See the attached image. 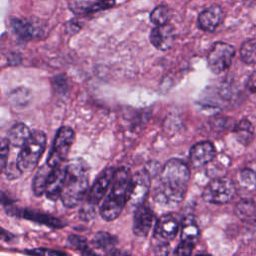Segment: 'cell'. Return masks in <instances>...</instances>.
Masks as SVG:
<instances>
[{"label": "cell", "mask_w": 256, "mask_h": 256, "mask_svg": "<svg viewBox=\"0 0 256 256\" xmlns=\"http://www.w3.org/2000/svg\"><path fill=\"white\" fill-rule=\"evenodd\" d=\"M200 235L198 225L192 217H188L183 220L181 228V241L194 245Z\"/></svg>", "instance_id": "cell-20"}, {"label": "cell", "mask_w": 256, "mask_h": 256, "mask_svg": "<svg viewBox=\"0 0 256 256\" xmlns=\"http://www.w3.org/2000/svg\"><path fill=\"white\" fill-rule=\"evenodd\" d=\"M247 88L250 92L256 93V70L249 76L247 81Z\"/></svg>", "instance_id": "cell-35"}, {"label": "cell", "mask_w": 256, "mask_h": 256, "mask_svg": "<svg viewBox=\"0 0 256 256\" xmlns=\"http://www.w3.org/2000/svg\"><path fill=\"white\" fill-rule=\"evenodd\" d=\"M224 12L219 5H212L204 9L198 16L197 24L204 31H214L223 21Z\"/></svg>", "instance_id": "cell-16"}, {"label": "cell", "mask_w": 256, "mask_h": 256, "mask_svg": "<svg viewBox=\"0 0 256 256\" xmlns=\"http://www.w3.org/2000/svg\"><path fill=\"white\" fill-rule=\"evenodd\" d=\"M155 221L153 211L145 205L135 209L133 218V232L136 236L145 237L149 234Z\"/></svg>", "instance_id": "cell-14"}, {"label": "cell", "mask_w": 256, "mask_h": 256, "mask_svg": "<svg viewBox=\"0 0 256 256\" xmlns=\"http://www.w3.org/2000/svg\"><path fill=\"white\" fill-rule=\"evenodd\" d=\"M240 56L247 64L256 63V40L245 41L240 48Z\"/></svg>", "instance_id": "cell-25"}, {"label": "cell", "mask_w": 256, "mask_h": 256, "mask_svg": "<svg viewBox=\"0 0 256 256\" xmlns=\"http://www.w3.org/2000/svg\"><path fill=\"white\" fill-rule=\"evenodd\" d=\"M195 256H212V255H210V254H204V253H202V254H197V255H195Z\"/></svg>", "instance_id": "cell-39"}, {"label": "cell", "mask_w": 256, "mask_h": 256, "mask_svg": "<svg viewBox=\"0 0 256 256\" xmlns=\"http://www.w3.org/2000/svg\"><path fill=\"white\" fill-rule=\"evenodd\" d=\"M46 148V135L42 131H33L21 147L16 164L22 173L32 171L38 164Z\"/></svg>", "instance_id": "cell-4"}, {"label": "cell", "mask_w": 256, "mask_h": 256, "mask_svg": "<svg viewBox=\"0 0 256 256\" xmlns=\"http://www.w3.org/2000/svg\"><path fill=\"white\" fill-rule=\"evenodd\" d=\"M235 212L243 221L253 222L256 220V203L249 199H242L237 203Z\"/></svg>", "instance_id": "cell-23"}, {"label": "cell", "mask_w": 256, "mask_h": 256, "mask_svg": "<svg viewBox=\"0 0 256 256\" xmlns=\"http://www.w3.org/2000/svg\"><path fill=\"white\" fill-rule=\"evenodd\" d=\"M81 256H101L99 254H97L95 251H93L92 249L86 248L83 251H81Z\"/></svg>", "instance_id": "cell-37"}, {"label": "cell", "mask_w": 256, "mask_h": 256, "mask_svg": "<svg viewBox=\"0 0 256 256\" xmlns=\"http://www.w3.org/2000/svg\"><path fill=\"white\" fill-rule=\"evenodd\" d=\"M95 214H96L95 206H92V205H90L86 202L84 203V205L79 210V217L83 221H89V220L93 219Z\"/></svg>", "instance_id": "cell-33"}, {"label": "cell", "mask_w": 256, "mask_h": 256, "mask_svg": "<svg viewBox=\"0 0 256 256\" xmlns=\"http://www.w3.org/2000/svg\"><path fill=\"white\" fill-rule=\"evenodd\" d=\"M239 181L245 188L253 189L256 185V173L251 169L245 168L239 174Z\"/></svg>", "instance_id": "cell-27"}, {"label": "cell", "mask_w": 256, "mask_h": 256, "mask_svg": "<svg viewBox=\"0 0 256 256\" xmlns=\"http://www.w3.org/2000/svg\"><path fill=\"white\" fill-rule=\"evenodd\" d=\"M115 5V0H96L94 2H89L86 8V13H95L103 10L112 8Z\"/></svg>", "instance_id": "cell-28"}, {"label": "cell", "mask_w": 256, "mask_h": 256, "mask_svg": "<svg viewBox=\"0 0 256 256\" xmlns=\"http://www.w3.org/2000/svg\"><path fill=\"white\" fill-rule=\"evenodd\" d=\"M171 18V10L167 5H158L150 13V20L156 26L168 24Z\"/></svg>", "instance_id": "cell-24"}, {"label": "cell", "mask_w": 256, "mask_h": 256, "mask_svg": "<svg viewBox=\"0 0 256 256\" xmlns=\"http://www.w3.org/2000/svg\"><path fill=\"white\" fill-rule=\"evenodd\" d=\"M235 55V49L232 45L225 42H216L207 55V64L209 69L215 73L220 74L226 71Z\"/></svg>", "instance_id": "cell-8"}, {"label": "cell", "mask_w": 256, "mask_h": 256, "mask_svg": "<svg viewBox=\"0 0 256 256\" xmlns=\"http://www.w3.org/2000/svg\"><path fill=\"white\" fill-rule=\"evenodd\" d=\"M10 24L13 32L22 40H30L36 35L34 26L26 20L12 19Z\"/></svg>", "instance_id": "cell-21"}, {"label": "cell", "mask_w": 256, "mask_h": 256, "mask_svg": "<svg viewBox=\"0 0 256 256\" xmlns=\"http://www.w3.org/2000/svg\"><path fill=\"white\" fill-rule=\"evenodd\" d=\"M234 133L236 135V138L239 142H241L244 145H247L251 142L254 136V126L253 124L247 120L242 119L239 121L234 129Z\"/></svg>", "instance_id": "cell-22"}, {"label": "cell", "mask_w": 256, "mask_h": 256, "mask_svg": "<svg viewBox=\"0 0 256 256\" xmlns=\"http://www.w3.org/2000/svg\"><path fill=\"white\" fill-rule=\"evenodd\" d=\"M179 230V220L174 214L163 215L155 224L153 237L158 241H172Z\"/></svg>", "instance_id": "cell-11"}, {"label": "cell", "mask_w": 256, "mask_h": 256, "mask_svg": "<svg viewBox=\"0 0 256 256\" xmlns=\"http://www.w3.org/2000/svg\"><path fill=\"white\" fill-rule=\"evenodd\" d=\"M170 253V245L166 241L155 240L153 246V255L154 256H168Z\"/></svg>", "instance_id": "cell-30"}, {"label": "cell", "mask_w": 256, "mask_h": 256, "mask_svg": "<svg viewBox=\"0 0 256 256\" xmlns=\"http://www.w3.org/2000/svg\"><path fill=\"white\" fill-rule=\"evenodd\" d=\"M150 42L158 50H169L175 39V32L171 25L166 24L162 26H156L150 32Z\"/></svg>", "instance_id": "cell-15"}, {"label": "cell", "mask_w": 256, "mask_h": 256, "mask_svg": "<svg viewBox=\"0 0 256 256\" xmlns=\"http://www.w3.org/2000/svg\"><path fill=\"white\" fill-rule=\"evenodd\" d=\"M68 242L75 249H78V250H81V251L88 248V243H87L86 238H84L82 236H79V235H75V234L70 235L68 237Z\"/></svg>", "instance_id": "cell-31"}, {"label": "cell", "mask_w": 256, "mask_h": 256, "mask_svg": "<svg viewBox=\"0 0 256 256\" xmlns=\"http://www.w3.org/2000/svg\"><path fill=\"white\" fill-rule=\"evenodd\" d=\"M111 256H123V255L121 254V252H112Z\"/></svg>", "instance_id": "cell-38"}, {"label": "cell", "mask_w": 256, "mask_h": 256, "mask_svg": "<svg viewBox=\"0 0 256 256\" xmlns=\"http://www.w3.org/2000/svg\"><path fill=\"white\" fill-rule=\"evenodd\" d=\"M151 174L146 170L136 172L131 178V185L128 197V206L137 209L144 205L151 187Z\"/></svg>", "instance_id": "cell-7"}, {"label": "cell", "mask_w": 256, "mask_h": 256, "mask_svg": "<svg viewBox=\"0 0 256 256\" xmlns=\"http://www.w3.org/2000/svg\"><path fill=\"white\" fill-rule=\"evenodd\" d=\"M115 170L116 169L112 167H108L98 176V178L95 180L94 184L88 191L86 203L92 206H96L102 200L110 185L112 184Z\"/></svg>", "instance_id": "cell-10"}, {"label": "cell", "mask_w": 256, "mask_h": 256, "mask_svg": "<svg viewBox=\"0 0 256 256\" xmlns=\"http://www.w3.org/2000/svg\"><path fill=\"white\" fill-rule=\"evenodd\" d=\"M31 133L24 123H16L9 129L7 139L12 146L21 148Z\"/></svg>", "instance_id": "cell-18"}, {"label": "cell", "mask_w": 256, "mask_h": 256, "mask_svg": "<svg viewBox=\"0 0 256 256\" xmlns=\"http://www.w3.org/2000/svg\"><path fill=\"white\" fill-rule=\"evenodd\" d=\"M131 178L128 168L120 167L115 170L110 191L100 207V214L104 220L113 221L121 214L128 202Z\"/></svg>", "instance_id": "cell-3"}, {"label": "cell", "mask_w": 256, "mask_h": 256, "mask_svg": "<svg viewBox=\"0 0 256 256\" xmlns=\"http://www.w3.org/2000/svg\"><path fill=\"white\" fill-rule=\"evenodd\" d=\"M116 243H117L116 237L104 231H100L96 233L91 240V244L95 249L104 251L106 253H112V250L114 249V246L116 245Z\"/></svg>", "instance_id": "cell-19"}, {"label": "cell", "mask_w": 256, "mask_h": 256, "mask_svg": "<svg viewBox=\"0 0 256 256\" xmlns=\"http://www.w3.org/2000/svg\"><path fill=\"white\" fill-rule=\"evenodd\" d=\"M3 173L6 174V177L9 180L16 179V178L20 177V175L22 174V172L20 171V169L18 168L16 163H11V164L7 165V167H6V169H5V171Z\"/></svg>", "instance_id": "cell-34"}, {"label": "cell", "mask_w": 256, "mask_h": 256, "mask_svg": "<svg viewBox=\"0 0 256 256\" xmlns=\"http://www.w3.org/2000/svg\"><path fill=\"white\" fill-rule=\"evenodd\" d=\"M66 170H67V163H64L57 167L52 168V171L48 178L46 191H45L46 197L49 200L55 201L59 197H61V193L64 187L65 178H66Z\"/></svg>", "instance_id": "cell-12"}, {"label": "cell", "mask_w": 256, "mask_h": 256, "mask_svg": "<svg viewBox=\"0 0 256 256\" xmlns=\"http://www.w3.org/2000/svg\"><path fill=\"white\" fill-rule=\"evenodd\" d=\"M9 141L7 138H3L1 140V148H0V167L1 171L4 172L7 167V160L9 155Z\"/></svg>", "instance_id": "cell-29"}, {"label": "cell", "mask_w": 256, "mask_h": 256, "mask_svg": "<svg viewBox=\"0 0 256 256\" xmlns=\"http://www.w3.org/2000/svg\"><path fill=\"white\" fill-rule=\"evenodd\" d=\"M51 166H49L47 163L41 166L38 171L36 172L33 181H32V190L35 196H41L46 191V186L48 182L49 175L52 171Z\"/></svg>", "instance_id": "cell-17"}, {"label": "cell", "mask_w": 256, "mask_h": 256, "mask_svg": "<svg viewBox=\"0 0 256 256\" xmlns=\"http://www.w3.org/2000/svg\"><path fill=\"white\" fill-rule=\"evenodd\" d=\"M235 194L236 186L233 180L228 177H218L206 186L202 197L209 203L225 204L231 201Z\"/></svg>", "instance_id": "cell-6"}, {"label": "cell", "mask_w": 256, "mask_h": 256, "mask_svg": "<svg viewBox=\"0 0 256 256\" xmlns=\"http://www.w3.org/2000/svg\"><path fill=\"white\" fill-rule=\"evenodd\" d=\"M89 184V166L85 160L75 158L67 163L66 178L61 200L67 208L77 206L84 198Z\"/></svg>", "instance_id": "cell-2"}, {"label": "cell", "mask_w": 256, "mask_h": 256, "mask_svg": "<svg viewBox=\"0 0 256 256\" xmlns=\"http://www.w3.org/2000/svg\"><path fill=\"white\" fill-rule=\"evenodd\" d=\"M5 211L7 214L11 215V216H17V217H21L27 220H31L33 222H37L39 224H43L46 225L48 227L51 228H62L64 227L66 224L65 222H63L61 219L54 217L50 214H46L40 211H36V210H32V209H27V208H18L15 207L13 204L11 205H7L4 206Z\"/></svg>", "instance_id": "cell-9"}, {"label": "cell", "mask_w": 256, "mask_h": 256, "mask_svg": "<svg viewBox=\"0 0 256 256\" xmlns=\"http://www.w3.org/2000/svg\"><path fill=\"white\" fill-rule=\"evenodd\" d=\"M193 246L190 243H186L181 241L177 247L175 248V250L172 253V256H191L192 254V250H193Z\"/></svg>", "instance_id": "cell-32"}, {"label": "cell", "mask_w": 256, "mask_h": 256, "mask_svg": "<svg viewBox=\"0 0 256 256\" xmlns=\"http://www.w3.org/2000/svg\"><path fill=\"white\" fill-rule=\"evenodd\" d=\"M9 98H10V101L15 106H23V105H26L27 102L29 101L30 93L25 88H18L16 90L12 91Z\"/></svg>", "instance_id": "cell-26"}, {"label": "cell", "mask_w": 256, "mask_h": 256, "mask_svg": "<svg viewBox=\"0 0 256 256\" xmlns=\"http://www.w3.org/2000/svg\"><path fill=\"white\" fill-rule=\"evenodd\" d=\"M189 179L190 170L186 163L177 158L168 160L153 188L154 201L164 208L178 206L185 197Z\"/></svg>", "instance_id": "cell-1"}, {"label": "cell", "mask_w": 256, "mask_h": 256, "mask_svg": "<svg viewBox=\"0 0 256 256\" xmlns=\"http://www.w3.org/2000/svg\"><path fill=\"white\" fill-rule=\"evenodd\" d=\"M216 156L214 145L209 141L198 142L190 149V162L193 167L199 168L210 163Z\"/></svg>", "instance_id": "cell-13"}, {"label": "cell", "mask_w": 256, "mask_h": 256, "mask_svg": "<svg viewBox=\"0 0 256 256\" xmlns=\"http://www.w3.org/2000/svg\"><path fill=\"white\" fill-rule=\"evenodd\" d=\"M45 252H47L46 249L43 248H38L32 251H27V253H29L32 256H45Z\"/></svg>", "instance_id": "cell-36"}, {"label": "cell", "mask_w": 256, "mask_h": 256, "mask_svg": "<svg viewBox=\"0 0 256 256\" xmlns=\"http://www.w3.org/2000/svg\"><path fill=\"white\" fill-rule=\"evenodd\" d=\"M74 140L75 133L73 129L69 126L61 127L57 131L46 163L53 168L64 164Z\"/></svg>", "instance_id": "cell-5"}]
</instances>
